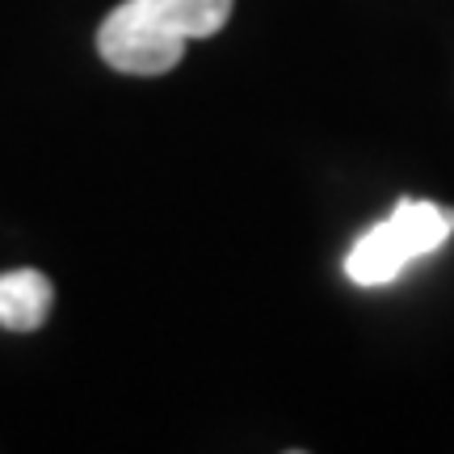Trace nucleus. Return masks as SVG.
I'll return each mask as SVG.
<instances>
[{
	"instance_id": "7ed1b4c3",
	"label": "nucleus",
	"mask_w": 454,
	"mask_h": 454,
	"mask_svg": "<svg viewBox=\"0 0 454 454\" xmlns=\"http://www.w3.org/2000/svg\"><path fill=\"white\" fill-rule=\"evenodd\" d=\"M55 286L38 270H9L0 274V328L9 333H34L47 325Z\"/></svg>"
},
{
	"instance_id": "f257e3e1",
	"label": "nucleus",
	"mask_w": 454,
	"mask_h": 454,
	"mask_svg": "<svg viewBox=\"0 0 454 454\" xmlns=\"http://www.w3.org/2000/svg\"><path fill=\"white\" fill-rule=\"evenodd\" d=\"M450 231H454V211H446L438 202L404 198V202H395V211L383 223H374L371 231L357 236V244L345 257V274L357 286H387L417 257L442 248L450 240Z\"/></svg>"
},
{
	"instance_id": "20e7f679",
	"label": "nucleus",
	"mask_w": 454,
	"mask_h": 454,
	"mask_svg": "<svg viewBox=\"0 0 454 454\" xmlns=\"http://www.w3.org/2000/svg\"><path fill=\"white\" fill-rule=\"evenodd\" d=\"M147 4L164 17L168 30H177L185 43H194V38H215L223 30L236 0H147Z\"/></svg>"
},
{
	"instance_id": "f03ea898",
	"label": "nucleus",
	"mask_w": 454,
	"mask_h": 454,
	"mask_svg": "<svg viewBox=\"0 0 454 454\" xmlns=\"http://www.w3.org/2000/svg\"><path fill=\"white\" fill-rule=\"evenodd\" d=\"M98 51L114 72L127 76H164L181 64L185 38L164 26L147 0H122L98 30Z\"/></svg>"
}]
</instances>
